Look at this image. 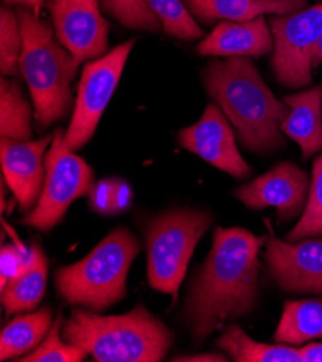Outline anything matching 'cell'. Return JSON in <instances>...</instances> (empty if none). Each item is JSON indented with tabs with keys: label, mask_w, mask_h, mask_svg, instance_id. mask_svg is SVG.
Wrapping results in <instances>:
<instances>
[{
	"label": "cell",
	"mask_w": 322,
	"mask_h": 362,
	"mask_svg": "<svg viewBox=\"0 0 322 362\" xmlns=\"http://www.w3.org/2000/svg\"><path fill=\"white\" fill-rule=\"evenodd\" d=\"M268 235L244 228H217L212 247L190 288L185 319L197 341L252 313L259 300V252Z\"/></svg>",
	"instance_id": "6da1fadb"
},
{
	"label": "cell",
	"mask_w": 322,
	"mask_h": 362,
	"mask_svg": "<svg viewBox=\"0 0 322 362\" xmlns=\"http://www.w3.org/2000/svg\"><path fill=\"white\" fill-rule=\"evenodd\" d=\"M202 77L205 90L248 151L268 153L282 146L280 124L289 107L275 97L252 61L247 57L214 59Z\"/></svg>",
	"instance_id": "7a4b0ae2"
},
{
	"label": "cell",
	"mask_w": 322,
	"mask_h": 362,
	"mask_svg": "<svg viewBox=\"0 0 322 362\" xmlns=\"http://www.w3.org/2000/svg\"><path fill=\"white\" fill-rule=\"evenodd\" d=\"M62 338L98 362H158L173 342L165 323L143 306L113 316L76 309L64 323Z\"/></svg>",
	"instance_id": "3957f363"
},
{
	"label": "cell",
	"mask_w": 322,
	"mask_h": 362,
	"mask_svg": "<svg viewBox=\"0 0 322 362\" xmlns=\"http://www.w3.org/2000/svg\"><path fill=\"white\" fill-rule=\"evenodd\" d=\"M18 16L23 35L19 68L32 97L35 120L40 127H48L73 104L69 87L79 64L33 11L22 9Z\"/></svg>",
	"instance_id": "277c9868"
},
{
	"label": "cell",
	"mask_w": 322,
	"mask_h": 362,
	"mask_svg": "<svg viewBox=\"0 0 322 362\" xmlns=\"http://www.w3.org/2000/svg\"><path fill=\"white\" fill-rule=\"evenodd\" d=\"M140 251L139 241L126 228H116L90 255L57 272L62 299L90 310H103L126 296L130 264Z\"/></svg>",
	"instance_id": "5b68a950"
},
{
	"label": "cell",
	"mask_w": 322,
	"mask_h": 362,
	"mask_svg": "<svg viewBox=\"0 0 322 362\" xmlns=\"http://www.w3.org/2000/svg\"><path fill=\"white\" fill-rule=\"evenodd\" d=\"M212 223L207 211L178 209L161 214L146 228L148 281L176 298L192 252Z\"/></svg>",
	"instance_id": "8992f818"
},
{
	"label": "cell",
	"mask_w": 322,
	"mask_h": 362,
	"mask_svg": "<svg viewBox=\"0 0 322 362\" xmlns=\"http://www.w3.org/2000/svg\"><path fill=\"white\" fill-rule=\"evenodd\" d=\"M93 187L91 168L67 146L65 133L61 129L55 130L45 156L42 194L22 223L42 231L51 230L64 218L69 205L88 195Z\"/></svg>",
	"instance_id": "52a82bcc"
},
{
	"label": "cell",
	"mask_w": 322,
	"mask_h": 362,
	"mask_svg": "<svg viewBox=\"0 0 322 362\" xmlns=\"http://www.w3.org/2000/svg\"><path fill=\"white\" fill-rule=\"evenodd\" d=\"M133 47L134 40H130L109 54L87 61L84 65L73 119L65 132V143L73 152L81 149L93 137L105 107L119 84Z\"/></svg>",
	"instance_id": "ba28073f"
},
{
	"label": "cell",
	"mask_w": 322,
	"mask_h": 362,
	"mask_svg": "<svg viewBox=\"0 0 322 362\" xmlns=\"http://www.w3.org/2000/svg\"><path fill=\"white\" fill-rule=\"evenodd\" d=\"M272 68L279 83L302 88L312 83V51L322 35V4L270 19Z\"/></svg>",
	"instance_id": "9c48e42d"
},
{
	"label": "cell",
	"mask_w": 322,
	"mask_h": 362,
	"mask_svg": "<svg viewBox=\"0 0 322 362\" xmlns=\"http://www.w3.org/2000/svg\"><path fill=\"white\" fill-rule=\"evenodd\" d=\"M58 41L80 65L103 57L109 47L110 25L98 0H48Z\"/></svg>",
	"instance_id": "30bf717a"
},
{
	"label": "cell",
	"mask_w": 322,
	"mask_h": 362,
	"mask_svg": "<svg viewBox=\"0 0 322 362\" xmlns=\"http://www.w3.org/2000/svg\"><path fill=\"white\" fill-rule=\"evenodd\" d=\"M265 260L273 283L283 292L322 295V238L297 244L282 241L266 220Z\"/></svg>",
	"instance_id": "8fae6325"
},
{
	"label": "cell",
	"mask_w": 322,
	"mask_h": 362,
	"mask_svg": "<svg viewBox=\"0 0 322 362\" xmlns=\"http://www.w3.org/2000/svg\"><path fill=\"white\" fill-rule=\"evenodd\" d=\"M178 141L181 148L237 179L252 173V168L237 149L233 129L217 104H208L197 123L180 132Z\"/></svg>",
	"instance_id": "7c38bea8"
},
{
	"label": "cell",
	"mask_w": 322,
	"mask_h": 362,
	"mask_svg": "<svg viewBox=\"0 0 322 362\" xmlns=\"http://www.w3.org/2000/svg\"><path fill=\"white\" fill-rule=\"evenodd\" d=\"M309 177L292 162H280L262 176L236 191V197L250 209L275 206L280 221H291L305 209Z\"/></svg>",
	"instance_id": "4fadbf2b"
},
{
	"label": "cell",
	"mask_w": 322,
	"mask_h": 362,
	"mask_svg": "<svg viewBox=\"0 0 322 362\" xmlns=\"http://www.w3.org/2000/svg\"><path fill=\"white\" fill-rule=\"evenodd\" d=\"M52 136L40 140L0 141V160L4 177L19 202L22 211L30 209L40 201L42 184L45 182V152Z\"/></svg>",
	"instance_id": "5bb4252c"
},
{
	"label": "cell",
	"mask_w": 322,
	"mask_h": 362,
	"mask_svg": "<svg viewBox=\"0 0 322 362\" xmlns=\"http://www.w3.org/2000/svg\"><path fill=\"white\" fill-rule=\"evenodd\" d=\"M207 57H262L273 49V35L259 16L244 22H222L197 47Z\"/></svg>",
	"instance_id": "9a60e30c"
},
{
	"label": "cell",
	"mask_w": 322,
	"mask_h": 362,
	"mask_svg": "<svg viewBox=\"0 0 322 362\" xmlns=\"http://www.w3.org/2000/svg\"><path fill=\"white\" fill-rule=\"evenodd\" d=\"M283 103L289 115L280 132L299 144L304 159L322 151V84L306 91L286 95Z\"/></svg>",
	"instance_id": "2e32d148"
},
{
	"label": "cell",
	"mask_w": 322,
	"mask_h": 362,
	"mask_svg": "<svg viewBox=\"0 0 322 362\" xmlns=\"http://www.w3.org/2000/svg\"><path fill=\"white\" fill-rule=\"evenodd\" d=\"M197 19L205 23L220 19L252 21L265 15H288L305 9L308 0H184Z\"/></svg>",
	"instance_id": "e0dca14e"
},
{
	"label": "cell",
	"mask_w": 322,
	"mask_h": 362,
	"mask_svg": "<svg viewBox=\"0 0 322 362\" xmlns=\"http://www.w3.org/2000/svg\"><path fill=\"white\" fill-rule=\"evenodd\" d=\"M32 264L11 279L2 288V303L9 315L32 310L41 302L48 276L47 257L38 245L32 247Z\"/></svg>",
	"instance_id": "ac0fdd59"
},
{
	"label": "cell",
	"mask_w": 322,
	"mask_h": 362,
	"mask_svg": "<svg viewBox=\"0 0 322 362\" xmlns=\"http://www.w3.org/2000/svg\"><path fill=\"white\" fill-rule=\"evenodd\" d=\"M273 338L288 345L322 339V299L286 302Z\"/></svg>",
	"instance_id": "d6986e66"
},
{
	"label": "cell",
	"mask_w": 322,
	"mask_h": 362,
	"mask_svg": "<svg viewBox=\"0 0 322 362\" xmlns=\"http://www.w3.org/2000/svg\"><path fill=\"white\" fill-rule=\"evenodd\" d=\"M217 345L237 362H304L301 348L256 342L237 325L226 327Z\"/></svg>",
	"instance_id": "ffe728a7"
},
{
	"label": "cell",
	"mask_w": 322,
	"mask_h": 362,
	"mask_svg": "<svg viewBox=\"0 0 322 362\" xmlns=\"http://www.w3.org/2000/svg\"><path fill=\"white\" fill-rule=\"evenodd\" d=\"M51 323L52 310L50 308L16 316L0 335V359H12L37 348L51 331Z\"/></svg>",
	"instance_id": "44dd1931"
},
{
	"label": "cell",
	"mask_w": 322,
	"mask_h": 362,
	"mask_svg": "<svg viewBox=\"0 0 322 362\" xmlns=\"http://www.w3.org/2000/svg\"><path fill=\"white\" fill-rule=\"evenodd\" d=\"M32 112L22 88L13 80L0 83V136L11 140H30Z\"/></svg>",
	"instance_id": "7402d4cb"
},
{
	"label": "cell",
	"mask_w": 322,
	"mask_h": 362,
	"mask_svg": "<svg viewBox=\"0 0 322 362\" xmlns=\"http://www.w3.org/2000/svg\"><path fill=\"white\" fill-rule=\"evenodd\" d=\"M146 4L169 36L185 41L202 36V29L197 25L183 0H146Z\"/></svg>",
	"instance_id": "603a6c76"
},
{
	"label": "cell",
	"mask_w": 322,
	"mask_h": 362,
	"mask_svg": "<svg viewBox=\"0 0 322 362\" xmlns=\"http://www.w3.org/2000/svg\"><path fill=\"white\" fill-rule=\"evenodd\" d=\"M322 235V155L316 158L312 169V180L306 206L299 223L286 237V241L297 243L304 238Z\"/></svg>",
	"instance_id": "cb8c5ba5"
},
{
	"label": "cell",
	"mask_w": 322,
	"mask_h": 362,
	"mask_svg": "<svg viewBox=\"0 0 322 362\" xmlns=\"http://www.w3.org/2000/svg\"><path fill=\"white\" fill-rule=\"evenodd\" d=\"M23 35L19 16L2 8L0 13V69L4 76H13L18 71L22 54Z\"/></svg>",
	"instance_id": "d4e9b609"
},
{
	"label": "cell",
	"mask_w": 322,
	"mask_h": 362,
	"mask_svg": "<svg viewBox=\"0 0 322 362\" xmlns=\"http://www.w3.org/2000/svg\"><path fill=\"white\" fill-rule=\"evenodd\" d=\"M61 319H57L52 325L51 331L47 335V339L35 349L32 354L22 356V362H81L86 359L88 352L81 346L73 345L69 342H62L59 337Z\"/></svg>",
	"instance_id": "484cf974"
},
{
	"label": "cell",
	"mask_w": 322,
	"mask_h": 362,
	"mask_svg": "<svg viewBox=\"0 0 322 362\" xmlns=\"http://www.w3.org/2000/svg\"><path fill=\"white\" fill-rule=\"evenodd\" d=\"M104 9L122 25L139 30H158L162 25L146 0H101Z\"/></svg>",
	"instance_id": "4316f807"
},
{
	"label": "cell",
	"mask_w": 322,
	"mask_h": 362,
	"mask_svg": "<svg viewBox=\"0 0 322 362\" xmlns=\"http://www.w3.org/2000/svg\"><path fill=\"white\" fill-rule=\"evenodd\" d=\"M113 188H115V180H101L97 185L93 187L90 192V205L93 209L109 214L113 211Z\"/></svg>",
	"instance_id": "83f0119b"
},
{
	"label": "cell",
	"mask_w": 322,
	"mask_h": 362,
	"mask_svg": "<svg viewBox=\"0 0 322 362\" xmlns=\"http://www.w3.org/2000/svg\"><path fill=\"white\" fill-rule=\"evenodd\" d=\"M132 199V192L127 184L120 182V180H115V188H113V211H122L127 208Z\"/></svg>",
	"instance_id": "f1b7e54d"
},
{
	"label": "cell",
	"mask_w": 322,
	"mask_h": 362,
	"mask_svg": "<svg viewBox=\"0 0 322 362\" xmlns=\"http://www.w3.org/2000/svg\"><path fill=\"white\" fill-rule=\"evenodd\" d=\"M172 361H183V362H226L229 359L224 355H220V354H202V355H191V356H176Z\"/></svg>",
	"instance_id": "f546056e"
},
{
	"label": "cell",
	"mask_w": 322,
	"mask_h": 362,
	"mask_svg": "<svg viewBox=\"0 0 322 362\" xmlns=\"http://www.w3.org/2000/svg\"><path fill=\"white\" fill-rule=\"evenodd\" d=\"M304 362H322V344H308L301 348Z\"/></svg>",
	"instance_id": "4dcf8cb0"
},
{
	"label": "cell",
	"mask_w": 322,
	"mask_h": 362,
	"mask_svg": "<svg viewBox=\"0 0 322 362\" xmlns=\"http://www.w3.org/2000/svg\"><path fill=\"white\" fill-rule=\"evenodd\" d=\"M11 2L23 5V6H26L28 9L33 11L37 15H40V11H41V8L44 6V4L47 2V0H11Z\"/></svg>",
	"instance_id": "1f68e13d"
},
{
	"label": "cell",
	"mask_w": 322,
	"mask_h": 362,
	"mask_svg": "<svg viewBox=\"0 0 322 362\" xmlns=\"http://www.w3.org/2000/svg\"><path fill=\"white\" fill-rule=\"evenodd\" d=\"M322 64V35L312 51V68Z\"/></svg>",
	"instance_id": "d6a6232c"
},
{
	"label": "cell",
	"mask_w": 322,
	"mask_h": 362,
	"mask_svg": "<svg viewBox=\"0 0 322 362\" xmlns=\"http://www.w3.org/2000/svg\"><path fill=\"white\" fill-rule=\"evenodd\" d=\"M269 2H272V0H269Z\"/></svg>",
	"instance_id": "836d02e7"
}]
</instances>
